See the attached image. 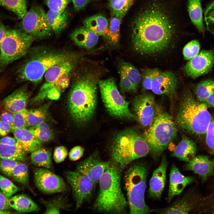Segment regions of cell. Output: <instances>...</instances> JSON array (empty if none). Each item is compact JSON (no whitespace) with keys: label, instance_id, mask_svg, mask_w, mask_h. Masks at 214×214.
Instances as JSON below:
<instances>
[{"label":"cell","instance_id":"1","mask_svg":"<svg viewBox=\"0 0 214 214\" xmlns=\"http://www.w3.org/2000/svg\"><path fill=\"white\" fill-rule=\"evenodd\" d=\"M162 0H148L134 17L131 37L134 49L152 55L166 49L174 38L177 23L171 10Z\"/></svg>","mask_w":214,"mask_h":214},{"label":"cell","instance_id":"2","mask_svg":"<svg viewBox=\"0 0 214 214\" xmlns=\"http://www.w3.org/2000/svg\"><path fill=\"white\" fill-rule=\"evenodd\" d=\"M121 170L117 163L110 161L100 177L98 193L94 204L98 211L115 214L125 211L128 203L121 187Z\"/></svg>","mask_w":214,"mask_h":214},{"label":"cell","instance_id":"3","mask_svg":"<svg viewBox=\"0 0 214 214\" xmlns=\"http://www.w3.org/2000/svg\"><path fill=\"white\" fill-rule=\"evenodd\" d=\"M96 82L91 75L76 79L73 83L67 100L70 114L76 122L83 123L93 116L97 104Z\"/></svg>","mask_w":214,"mask_h":214},{"label":"cell","instance_id":"4","mask_svg":"<svg viewBox=\"0 0 214 214\" xmlns=\"http://www.w3.org/2000/svg\"><path fill=\"white\" fill-rule=\"evenodd\" d=\"M204 102L196 100L189 91L182 96L177 110L175 122L184 132L196 135L206 134L212 117Z\"/></svg>","mask_w":214,"mask_h":214},{"label":"cell","instance_id":"5","mask_svg":"<svg viewBox=\"0 0 214 214\" xmlns=\"http://www.w3.org/2000/svg\"><path fill=\"white\" fill-rule=\"evenodd\" d=\"M17 70L19 81L34 83L40 82L45 72L53 66L74 58L70 53L48 48L33 51Z\"/></svg>","mask_w":214,"mask_h":214},{"label":"cell","instance_id":"6","mask_svg":"<svg viewBox=\"0 0 214 214\" xmlns=\"http://www.w3.org/2000/svg\"><path fill=\"white\" fill-rule=\"evenodd\" d=\"M131 163L125 172L124 178L130 213L145 214L153 212V209H150L144 201L147 166L142 162Z\"/></svg>","mask_w":214,"mask_h":214},{"label":"cell","instance_id":"7","mask_svg":"<svg viewBox=\"0 0 214 214\" xmlns=\"http://www.w3.org/2000/svg\"><path fill=\"white\" fill-rule=\"evenodd\" d=\"M111 149L113 161L121 169L150 152L148 145L144 137L131 129L119 133L113 141Z\"/></svg>","mask_w":214,"mask_h":214},{"label":"cell","instance_id":"8","mask_svg":"<svg viewBox=\"0 0 214 214\" xmlns=\"http://www.w3.org/2000/svg\"><path fill=\"white\" fill-rule=\"evenodd\" d=\"M143 137L147 142L150 152L157 160L176 136L175 122L167 112L158 106L155 116Z\"/></svg>","mask_w":214,"mask_h":214},{"label":"cell","instance_id":"9","mask_svg":"<svg viewBox=\"0 0 214 214\" xmlns=\"http://www.w3.org/2000/svg\"><path fill=\"white\" fill-rule=\"evenodd\" d=\"M74 58L56 64L49 68L44 75V81L35 101L47 97L59 98L60 94L67 88L74 66Z\"/></svg>","mask_w":214,"mask_h":214},{"label":"cell","instance_id":"10","mask_svg":"<svg viewBox=\"0 0 214 214\" xmlns=\"http://www.w3.org/2000/svg\"><path fill=\"white\" fill-rule=\"evenodd\" d=\"M34 38L20 29L7 30L0 47V73L8 64L26 55Z\"/></svg>","mask_w":214,"mask_h":214},{"label":"cell","instance_id":"11","mask_svg":"<svg viewBox=\"0 0 214 214\" xmlns=\"http://www.w3.org/2000/svg\"><path fill=\"white\" fill-rule=\"evenodd\" d=\"M98 83L103 102L111 115L138 121L136 116L130 111L129 102L120 94L113 78L100 80Z\"/></svg>","mask_w":214,"mask_h":214},{"label":"cell","instance_id":"12","mask_svg":"<svg viewBox=\"0 0 214 214\" xmlns=\"http://www.w3.org/2000/svg\"><path fill=\"white\" fill-rule=\"evenodd\" d=\"M23 30L34 38H43L50 35L52 29L47 21L46 13L41 7H32L22 19Z\"/></svg>","mask_w":214,"mask_h":214},{"label":"cell","instance_id":"13","mask_svg":"<svg viewBox=\"0 0 214 214\" xmlns=\"http://www.w3.org/2000/svg\"><path fill=\"white\" fill-rule=\"evenodd\" d=\"M65 176L71 187L76 203L75 209H77L84 201L90 198L95 185L89 177L76 171H68Z\"/></svg>","mask_w":214,"mask_h":214},{"label":"cell","instance_id":"14","mask_svg":"<svg viewBox=\"0 0 214 214\" xmlns=\"http://www.w3.org/2000/svg\"><path fill=\"white\" fill-rule=\"evenodd\" d=\"M214 64V51L203 50L189 60L183 68L188 76L196 78L208 73Z\"/></svg>","mask_w":214,"mask_h":214},{"label":"cell","instance_id":"15","mask_svg":"<svg viewBox=\"0 0 214 214\" xmlns=\"http://www.w3.org/2000/svg\"><path fill=\"white\" fill-rule=\"evenodd\" d=\"M47 169L36 168L34 170V182L38 189L48 193L66 190L67 186L63 179Z\"/></svg>","mask_w":214,"mask_h":214},{"label":"cell","instance_id":"16","mask_svg":"<svg viewBox=\"0 0 214 214\" xmlns=\"http://www.w3.org/2000/svg\"><path fill=\"white\" fill-rule=\"evenodd\" d=\"M109 162L102 160L99 152L95 150L78 163L76 171L89 177L95 185L98 183Z\"/></svg>","mask_w":214,"mask_h":214},{"label":"cell","instance_id":"17","mask_svg":"<svg viewBox=\"0 0 214 214\" xmlns=\"http://www.w3.org/2000/svg\"><path fill=\"white\" fill-rule=\"evenodd\" d=\"M133 106L138 121L143 126H149L155 116L158 107L154 97L149 94L142 95L134 100Z\"/></svg>","mask_w":214,"mask_h":214},{"label":"cell","instance_id":"18","mask_svg":"<svg viewBox=\"0 0 214 214\" xmlns=\"http://www.w3.org/2000/svg\"><path fill=\"white\" fill-rule=\"evenodd\" d=\"M178 84V80L172 72H161L152 81L151 90L158 95L171 96L174 93Z\"/></svg>","mask_w":214,"mask_h":214},{"label":"cell","instance_id":"19","mask_svg":"<svg viewBox=\"0 0 214 214\" xmlns=\"http://www.w3.org/2000/svg\"><path fill=\"white\" fill-rule=\"evenodd\" d=\"M167 162L165 155L162 156L158 167L154 171L149 182L148 194L154 199H159L161 196L166 182Z\"/></svg>","mask_w":214,"mask_h":214},{"label":"cell","instance_id":"20","mask_svg":"<svg viewBox=\"0 0 214 214\" xmlns=\"http://www.w3.org/2000/svg\"><path fill=\"white\" fill-rule=\"evenodd\" d=\"M185 169L198 174L204 182L208 177L214 175V161L210 160L207 156L199 155L188 162Z\"/></svg>","mask_w":214,"mask_h":214},{"label":"cell","instance_id":"21","mask_svg":"<svg viewBox=\"0 0 214 214\" xmlns=\"http://www.w3.org/2000/svg\"><path fill=\"white\" fill-rule=\"evenodd\" d=\"M194 180L193 177L182 175L176 166L172 165L170 173L168 202H170L174 197L180 194L185 187Z\"/></svg>","mask_w":214,"mask_h":214},{"label":"cell","instance_id":"22","mask_svg":"<svg viewBox=\"0 0 214 214\" xmlns=\"http://www.w3.org/2000/svg\"><path fill=\"white\" fill-rule=\"evenodd\" d=\"M29 96L26 86L17 89L4 98L5 108L12 114L26 108Z\"/></svg>","mask_w":214,"mask_h":214},{"label":"cell","instance_id":"23","mask_svg":"<svg viewBox=\"0 0 214 214\" xmlns=\"http://www.w3.org/2000/svg\"><path fill=\"white\" fill-rule=\"evenodd\" d=\"M196 202L195 198L190 193H187L168 207L153 209V212L160 214H187L194 208Z\"/></svg>","mask_w":214,"mask_h":214},{"label":"cell","instance_id":"24","mask_svg":"<svg viewBox=\"0 0 214 214\" xmlns=\"http://www.w3.org/2000/svg\"><path fill=\"white\" fill-rule=\"evenodd\" d=\"M15 138L26 153L32 152L40 147L42 142L38 140L26 128H12Z\"/></svg>","mask_w":214,"mask_h":214},{"label":"cell","instance_id":"25","mask_svg":"<svg viewBox=\"0 0 214 214\" xmlns=\"http://www.w3.org/2000/svg\"><path fill=\"white\" fill-rule=\"evenodd\" d=\"M71 38L79 46L90 49L97 44L99 36L84 26L76 29L71 33Z\"/></svg>","mask_w":214,"mask_h":214},{"label":"cell","instance_id":"26","mask_svg":"<svg viewBox=\"0 0 214 214\" xmlns=\"http://www.w3.org/2000/svg\"><path fill=\"white\" fill-rule=\"evenodd\" d=\"M196 151L195 143L189 138L183 136L171 154V156L188 162L195 156Z\"/></svg>","mask_w":214,"mask_h":214},{"label":"cell","instance_id":"27","mask_svg":"<svg viewBox=\"0 0 214 214\" xmlns=\"http://www.w3.org/2000/svg\"><path fill=\"white\" fill-rule=\"evenodd\" d=\"M84 26L93 31L98 36L104 37L108 30L109 24L106 18L101 14L89 17L83 22Z\"/></svg>","mask_w":214,"mask_h":214},{"label":"cell","instance_id":"28","mask_svg":"<svg viewBox=\"0 0 214 214\" xmlns=\"http://www.w3.org/2000/svg\"><path fill=\"white\" fill-rule=\"evenodd\" d=\"M11 208L21 213L35 212L39 210L38 205L29 197L24 194L18 195L9 199Z\"/></svg>","mask_w":214,"mask_h":214},{"label":"cell","instance_id":"29","mask_svg":"<svg viewBox=\"0 0 214 214\" xmlns=\"http://www.w3.org/2000/svg\"><path fill=\"white\" fill-rule=\"evenodd\" d=\"M188 12L191 21L196 28L204 33L205 28L203 21L202 10L201 0H188Z\"/></svg>","mask_w":214,"mask_h":214},{"label":"cell","instance_id":"30","mask_svg":"<svg viewBox=\"0 0 214 214\" xmlns=\"http://www.w3.org/2000/svg\"><path fill=\"white\" fill-rule=\"evenodd\" d=\"M46 16L52 30L55 33L58 34L66 26L69 13L66 10L61 12H55L49 10L46 13Z\"/></svg>","mask_w":214,"mask_h":214},{"label":"cell","instance_id":"31","mask_svg":"<svg viewBox=\"0 0 214 214\" xmlns=\"http://www.w3.org/2000/svg\"><path fill=\"white\" fill-rule=\"evenodd\" d=\"M26 153L18 143L12 145L0 143V158L24 161L27 159Z\"/></svg>","mask_w":214,"mask_h":214},{"label":"cell","instance_id":"32","mask_svg":"<svg viewBox=\"0 0 214 214\" xmlns=\"http://www.w3.org/2000/svg\"><path fill=\"white\" fill-rule=\"evenodd\" d=\"M31 163L39 167L49 169L52 166L50 150L40 147L31 152Z\"/></svg>","mask_w":214,"mask_h":214},{"label":"cell","instance_id":"33","mask_svg":"<svg viewBox=\"0 0 214 214\" xmlns=\"http://www.w3.org/2000/svg\"><path fill=\"white\" fill-rule=\"evenodd\" d=\"M135 0H109L108 5L112 16L121 19L125 15Z\"/></svg>","mask_w":214,"mask_h":214},{"label":"cell","instance_id":"34","mask_svg":"<svg viewBox=\"0 0 214 214\" xmlns=\"http://www.w3.org/2000/svg\"><path fill=\"white\" fill-rule=\"evenodd\" d=\"M194 92L197 100L204 102L214 92V80L207 79L200 82L196 86Z\"/></svg>","mask_w":214,"mask_h":214},{"label":"cell","instance_id":"35","mask_svg":"<svg viewBox=\"0 0 214 214\" xmlns=\"http://www.w3.org/2000/svg\"><path fill=\"white\" fill-rule=\"evenodd\" d=\"M29 130L39 141L46 142L52 140L53 134L48 124L45 122L31 126Z\"/></svg>","mask_w":214,"mask_h":214},{"label":"cell","instance_id":"36","mask_svg":"<svg viewBox=\"0 0 214 214\" xmlns=\"http://www.w3.org/2000/svg\"><path fill=\"white\" fill-rule=\"evenodd\" d=\"M0 5L13 12L19 19L27 12L26 0H0Z\"/></svg>","mask_w":214,"mask_h":214},{"label":"cell","instance_id":"37","mask_svg":"<svg viewBox=\"0 0 214 214\" xmlns=\"http://www.w3.org/2000/svg\"><path fill=\"white\" fill-rule=\"evenodd\" d=\"M122 19L112 16L108 33L105 37L110 44L116 45L120 38V26Z\"/></svg>","mask_w":214,"mask_h":214},{"label":"cell","instance_id":"38","mask_svg":"<svg viewBox=\"0 0 214 214\" xmlns=\"http://www.w3.org/2000/svg\"><path fill=\"white\" fill-rule=\"evenodd\" d=\"M119 67V71L123 72L137 88L141 81V75L138 70L132 64L125 62H121Z\"/></svg>","mask_w":214,"mask_h":214},{"label":"cell","instance_id":"39","mask_svg":"<svg viewBox=\"0 0 214 214\" xmlns=\"http://www.w3.org/2000/svg\"><path fill=\"white\" fill-rule=\"evenodd\" d=\"M44 204L46 207L45 214H59L62 209L67 207L66 200L62 197L55 198L45 202Z\"/></svg>","mask_w":214,"mask_h":214},{"label":"cell","instance_id":"40","mask_svg":"<svg viewBox=\"0 0 214 214\" xmlns=\"http://www.w3.org/2000/svg\"><path fill=\"white\" fill-rule=\"evenodd\" d=\"M21 162H20L14 169L11 177L18 183L27 185L29 179L28 167L25 163Z\"/></svg>","mask_w":214,"mask_h":214},{"label":"cell","instance_id":"41","mask_svg":"<svg viewBox=\"0 0 214 214\" xmlns=\"http://www.w3.org/2000/svg\"><path fill=\"white\" fill-rule=\"evenodd\" d=\"M47 117L45 109L40 108L29 111L27 122L28 126H32L45 122Z\"/></svg>","mask_w":214,"mask_h":214},{"label":"cell","instance_id":"42","mask_svg":"<svg viewBox=\"0 0 214 214\" xmlns=\"http://www.w3.org/2000/svg\"><path fill=\"white\" fill-rule=\"evenodd\" d=\"M0 188L4 196L9 199L18 191L19 188L11 180L0 174Z\"/></svg>","mask_w":214,"mask_h":214},{"label":"cell","instance_id":"43","mask_svg":"<svg viewBox=\"0 0 214 214\" xmlns=\"http://www.w3.org/2000/svg\"><path fill=\"white\" fill-rule=\"evenodd\" d=\"M161 72L157 68L147 69L141 75V80L143 88L145 89L150 90L152 81Z\"/></svg>","mask_w":214,"mask_h":214},{"label":"cell","instance_id":"44","mask_svg":"<svg viewBox=\"0 0 214 214\" xmlns=\"http://www.w3.org/2000/svg\"><path fill=\"white\" fill-rule=\"evenodd\" d=\"M29 110L25 108L13 114L12 127L16 128H26L28 126L27 118Z\"/></svg>","mask_w":214,"mask_h":214},{"label":"cell","instance_id":"45","mask_svg":"<svg viewBox=\"0 0 214 214\" xmlns=\"http://www.w3.org/2000/svg\"><path fill=\"white\" fill-rule=\"evenodd\" d=\"M200 44L198 40H194L187 43L183 49L184 58L186 60H189L196 56L199 52Z\"/></svg>","mask_w":214,"mask_h":214},{"label":"cell","instance_id":"46","mask_svg":"<svg viewBox=\"0 0 214 214\" xmlns=\"http://www.w3.org/2000/svg\"><path fill=\"white\" fill-rule=\"evenodd\" d=\"M21 161L0 158V170L8 177H11L12 171L16 165Z\"/></svg>","mask_w":214,"mask_h":214},{"label":"cell","instance_id":"47","mask_svg":"<svg viewBox=\"0 0 214 214\" xmlns=\"http://www.w3.org/2000/svg\"><path fill=\"white\" fill-rule=\"evenodd\" d=\"M50 10L56 12H61L66 9L71 0H44Z\"/></svg>","mask_w":214,"mask_h":214},{"label":"cell","instance_id":"48","mask_svg":"<svg viewBox=\"0 0 214 214\" xmlns=\"http://www.w3.org/2000/svg\"><path fill=\"white\" fill-rule=\"evenodd\" d=\"M204 20L207 30L214 34V2L210 4L205 10Z\"/></svg>","mask_w":214,"mask_h":214},{"label":"cell","instance_id":"49","mask_svg":"<svg viewBox=\"0 0 214 214\" xmlns=\"http://www.w3.org/2000/svg\"><path fill=\"white\" fill-rule=\"evenodd\" d=\"M206 142L211 152L214 155V117L212 118L206 133Z\"/></svg>","mask_w":214,"mask_h":214},{"label":"cell","instance_id":"50","mask_svg":"<svg viewBox=\"0 0 214 214\" xmlns=\"http://www.w3.org/2000/svg\"><path fill=\"white\" fill-rule=\"evenodd\" d=\"M120 75V86L122 93L129 92H135L137 88L126 76L122 72L119 71Z\"/></svg>","mask_w":214,"mask_h":214},{"label":"cell","instance_id":"51","mask_svg":"<svg viewBox=\"0 0 214 214\" xmlns=\"http://www.w3.org/2000/svg\"><path fill=\"white\" fill-rule=\"evenodd\" d=\"M67 148L63 146L56 147L53 155L54 160L57 163L62 162L67 157Z\"/></svg>","mask_w":214,"mask_h":214},{"label":"cell","instance_id":"52","mask_svg":"<svg viewBox=\"0 0 214 214\" xmlns=\"http://www.w3.org/2000/svg\"><path fill=\"white\" fill-rule=\"evenodd\" d=\"M84 149L80 146H76L72 148L69 153V157L70 160L72 161L77 160L80 159L83 155Z\"/></svg>","mask_w":214,"mask_h":214},{"label":"cell","instance_id":"53","mask_svg":"<svg viewBox=\"0 0 214 214\" xmlns=\"http://www.w3.org/2000/svg\"><path fill=\"white\" fill-rule=\"evenodd\" d=\"M99 0H71L74 8L76 11H79L84 8L90 2Z\"/></svg>","mask_w":214,"mask_h":214},{"label":"cell","instance_id":"54","mask_svg":"<svg viewBox=\"0 0 214 214\" xmlns=\"http://www.w3.org/2000/svg\"><path fill=\"white\" fill-rule=\"evenodd\" d=\"M12 126L0 120V136H4L11 132Z\"/></svg>","mask_w":214,"mask_h":214},{"label":"cell","instance_id":"55","mask_svg":"<svg viewBox=\"0 0 214 214\" xmlns=\"http://www.w3.org/2000/svg\"><path fill=\"white\" fill-rule=\"evenodd\" d=\"M9 199L0 190V210H8L11 208L9 203Z\"/></svg>","mask_w":214,"mask_h":214},{"label":"cell","instance_id":"56","mask_svg":"<svg viewBox=\"0 0 214 214\" xmlns=\"http://www.w3.org/2000/svg\"><path fill=\"white\" fill-rule=\"evenodd\" d=\"M0 118V120L12 126L13 114L9 111L4 112L1 114Z\"/></svg>","mask_w":214,"mask_h":214},{"label":"cell","instance_id":"57","mask_svg":"<svg viewBox=\"0 0 214 214\" xmlns=\"http://www.w3.org/2000/svg\"><path fill=\"white\" fill-rule=\"evenodd\" d=\"M0 143L7 145H15L18 144L15 138L10 136H4L0 139Z\"/></svg>","mask_w":214,"mask_h":214},{"label":"cell","instance_id":"58","mask_svg":"<svg viewBox=\"0 0 214 214\" xmlns=\"http://www.w3.org/2000/svg\"><path fill=\"white\" fill-rule=\"evenodd\" d=\"M203 102L207 108L214 107V92Z\"/></svg>","mask_w":214,"mask_h":214},{"label":"cell","instance_id":"59","mask_svg":"<svg viewBox=\"0 0 214 214\" xmlns=\"http://www.w3.org/2000/svg\"><path fill=\"white\" fill-rule=\"evenodd\" d=\"M7 29L0 21V47L1 43L5 35Z\"/></svg>","mask_w":214,"mask_h":214},{"label":"cell","instance_id":"60","mask_svg":"<svg viewBox=\"0 0 214 214\" xmlns=\"http://www.w3.org/2000/svg\"><path fill=\"white\" fill-rule=\"evenodd\" d=\"M14 213H12V211L8 210H0V214H9Z\"/></svg>","mask_w":214,"mask_h":214},{"label":"cell","instance_id":"61","mask_svg":"<svg viewBox=\"0 0 214 214\" xmlns=\"http://www.w3.org/2000/svg\"><path fill=\"white\" fill-rule=\"evenodd\" d=\"M5 81V80H0V89L5 86V84L6 83Z\"/></svg>","mask_w":214,"mask_h":214},{"label":"cell","instance_id":"62","mask_svg":"<svg viewBox=\"0 0 214 214\" xmlns=\"http://www.w3.org/2000/svg\"><path fill=\"white\" fill-rule=\"evenodd\" d=\"M213 211L214 212V209H213Z\"/></svg>","mask_w":214,"mask_h":214}]
</instances>
